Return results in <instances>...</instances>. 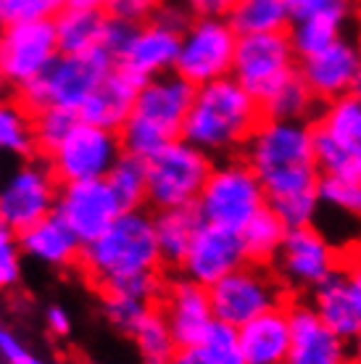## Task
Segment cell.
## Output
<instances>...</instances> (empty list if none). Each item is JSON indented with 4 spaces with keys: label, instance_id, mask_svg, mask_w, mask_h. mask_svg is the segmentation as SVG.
Returning <instances> with one entry per match:
<instances>
[{
    "label": "cell",
    "instance_id": "cell-1",
    "mask_svg": "<svg viewBox=\"0 0 361 364\" xmlns=\"http://www.w3.org/2000/svg\"><path fill=\"white\" fill-rule=\"evenodd\" d=\"M243 159L259 174L269 200L319 188L322 169L316 164L311 122L264 117L245 143Z\"/></svg>",
    "mask_w": 361,
    "mask_h": 364
},
{
    "label": "cell",
    "instance_id": "cell-2",
    "mask_svg": "<svg viewBox=\"0 0 361 364\" xmlns=\"http://www.w3.org/2000/svg\"><path fill=\"white\" fill-rule=\"evenodd\" d=\"M262 119V103L235 77H225L195 87L182 137L217 161L243 154Z\"/></svg>",
    "mask_w": 361,
    "mask_h": 364
},
{
    "label": "cell",
    "instance_id": "cell-3",
    "mask_svg": "<svg viewBox=\"0 0 361 364\" xmlns=\"http://www.w3.org/2000/svg\"><path fill=\"white\" fill-rule=\"evenodd\" d=\"M82 272L95 288L111 282L161 272L163 256L153 228V214L145 209L122 211L103 235L82 248Z\"/></svg>",
    "mask_w": 361,
    "mask_h": 364
},
{
    "label": "cell",
    "instance_id": "cell-4",
    "mask_svg": "<svg viewBox=\"0 0 361 364\" xmlns=\"http://www.w3.org/2000/svg\"><path fill=\"white\" fill-rule=\"evenodd\" d=\"M195 87L177 72L145 80L137 92L135 109L119 129L124 154L148 159L158 148L180 140Z\"/></svg>",
    "mask_w": 361,
    "mask_h": 364
},
{
    "label": "cell",
    "instance_id": "cell-5",
    "mask_svg": "<svg viewBox=\"0 0 361 364\" xmlns=\"http://www.w3.org/2000/svg\"><path fill=\"white\" fill-rule=\"evenodd\" d=\"M266 206L269 196L243 154L217 159L195 200V209L200 211L206 225H217L235 232H240Z\"/></svg>",
    "mask_w": 361,
    "mask_h": 364
},
{
    "label": "cell",
    "instance_id": "cell-6",
    "mask_svg": "<svg viewBox=\"0 0 361 364\" xmlns=\"http://www.w3.org/2000/svg\"><path fill=\"white\" fill-rule=\"evenodd\" d=\"M114 66L117 61L100 48L87 53H61L43 77L14 90V98L29 114H37L48 106L69 109L77 114Z\"/></svg>",
    "mask_w": 361,
    "mask_h": 364
},
{
    "label": "cell",
    "instance_id": "cell-7",
    "mask_svg": "<svg viewBox=\"0 0 361 364\" xmlns=\"http://www.w3.org/2000/svg\"><path fill=\"white\" fill-rule=\"evenodd\" d=\"M211 166H214V159L203 154L198 146L188 143L185 137L158 148L153 156L145 159L148 206L153 211L195 206L211 174Z\"/></svg>",
    "mask_w": 361,
    "mask_h": 364
},
{
    "label": "cell",
    "instance_id": "cell-8",
    "mask_svg": "<svg viewBox=\"0 0 361 364\" xmlns=\"http://www.w3.org/2000/svg\"><path fill=\"white\" fill-rule=\"evenodd\" d=\"M290 296H308L343 269V246L316 225L293 228L271 264Z\"/></svg>",
    "mask_w": 361,
    "mask_h": 364
},
{
    "label": "cell",
    "instance_id": "cell-9",
    "mask_svg": "<svg viewBox=\"0 0 361 364\" xmlns=\"http://www.w3.org/2000/svg\"><path fill=\"white\" fill-rule=\"evenodd\" d=\"M208 296L214 317L232 328H243L245 322H251L264 311L285 306L290 299V293L285 291V285L271 267L251 264V262H245L235 272L214 282L208 288Z\"/></svg>",
    "mask_w": 361,
    "mask_h": 364
},
{
    "label": "cell",
    "instance_id": "cell-10",
    "mask_svg": "<svg viewBox=\"0 0 361 364\" xmlns=\"http://www.w3.org/2000/svg\"><path fill=\"white\" fill-rule=\"evenodd\" d=\"M237 40L240 35L230 24V18L195 16L182 29L180 55H177L174 72L182 80H188L193 87L232 77Z\"/></svg>",
    "mask_w": 361,
    "mask_h": 364
},
{
    "label": "cell",
    "instance_id": "cell-11",
    "mask_svg": "<svg viewBox=\"0 0 361 364\" xmlns=\"http://www.w3.org/2000/svg\"><path fill=\"white\" fill-rule=\"evenodd\" d=\"M122 154L124 148L119 132L80 119L69 129V135L45 156V161L55 180L69 185V182L106 180Z\"/></svg>",
    "mask_w": 361,
    "mask_h": 364
},
{
    "label": "cell",
    "instance_id": "cell-12",
    "mask_svg": "<svg viewBox=\"0 0 361 364\" xmlns=\"http://www.w3.org/2000/svg\"><path fill=\"white\" fill-rule=\"evenodd\" d=\"M296 74H298V55L290 46L288 32L240 35L232 77L259 103L274 95Z\"/></svg>",
    "mask_w": 361,
    "mask_h": 364
},
{
    "label": "cell",
    "instance_id": "cell-13",
    "mask_svg": "<svg viewBox=\"0 0 361 364\" xmlns=\"http://www.w3.org/2000/svg\"><path fill=\"white\" fill-rule=\"evenodd\" d=\"M58 191L61 182L55 180L45 159H24L0 177V214L21 232L53 214Z\"/></svg>",
    "mask_w": 361,
    "mask_h": 364
},
{
    "label": "cell",
    "instance_id": "cell-14",
    "mask_svg": "<svg viewBox=\"0 0 361 364\" xmlns=\"http://www.w3.org/2000/svg\"><path fill=\"white\" fill-rule=\"evenodd\" d=\"M61 55L53 18L0 27V72L11 90L35 82Z\"/></svg>",
    "mask_w": 361,
    "mask_h": 364
},
{
    "label": "cell",
    "instance_id": "cell-15",
    "mask_svg": "<svg viewBox=\"0 0 361 364\" xmlns=\"http://www.w3.org/2000/svg\"><path fill=\"white\" fill-rule=\"evenodd\" d=\"M311 129L322 174L356 172V159L361 156V98L356 92L322 103L311 119Z\"/></svg>",
    "mask_w": 361,
    "mask_h": 364
},
{
    "label": "cell",
    "instance_id": "cell-16",
    "mask_svg": "<svg viewBox=\"0 0 361 364\" xmlns=\"http://www.w3.org/2000/svg\"><path fill=\"white\" fill-rule=\"evenodd\" d=\"M298 74L319 103L353 95L361 85V32H345L330 48L298 61Z\"/></svg>",
    "mask_w": 361,
    "mask_h": 364
},
{
    "label": "cell",
    "instance_id": "cell-17",
    "mask_svg": "<svg viewBox=\"0 0 361 364\" xmlns=\"http://www.w3.org/2000/svg\"><path fill=\"white\" fill-rule=\"evenodd\" d=\"M122 211L124 209L109 182L90 180L61 185L53 214L69 225V230L82 240V246H87L117 222Z\"/></svg>",
    "mask_w": 361,
    "mask_h": 364
},
{
    "label": "cell",
    "instance_id": "cell-18",
    "mask_svg": "<svg viewBox=\"0 0 361 364\" xmlns=\"http://www.w3.org/2000/svg\"><path fill=\"white\" fill-rule=\"evenodd\" d=\"M290 354L288 364H351V341L330 330L306 296H290Z\"/></svg>",
    "mask_w": 361,
    "mask_h": 364
},
{
    "label": "cell",
    "instance_id": "cell-19",
    "mask_svg": "<svg viewBox=\"0 0 361 364\" xmlns=\"http://www.w3.org/2000/svg\"><path fill=\"white\" fill-rule=\"evenodd\" d=\"M163 317L169 322L174 341L180 348L198 346V341L206 336V330L214 325V309H211V296L206 285H198L195 280H188L185 274L166 277L161 293Z\"/></svg>",
    "mask_w": 361,
    "mask_h": 364
},
{
    "label": "cell",
    "instance_id": "cell-20",
    "mask_svg": "<svg viewBox=\"0 0 361 364\" xmlns=\"http://www.w3.org/2000/svg\"><path fill=\"white\" fill-rule=\"evenodd\" d=\"M245 264V251L240 232L225 230L217 225H206L198 230L195 240L190 243L188 254L180 262L177 272L185 274L188 280H195L198 285L211 288L214 282L235 272L237 267Z\"/></svg>",
    "mask_w": 361,
    "mask_h": 364
},
{
    "label": "cell",
    "instance_id": "cell-21",
    "mask_svg": "<svg viewBox=\"0 0 361 364\" xmlns=\"http://www.w3.org/2000/svg\"><path fill=\"white\" fill-rule=\"evenodd\" d=\"M180 43L182 27L172 24L169 18L156 16L135 27L132 40L119 58V64L126 66L129 72H135L143 80H153V77L174 72L177 55H180Z\"/></svg>",
    "mask_w": 361,
    "mask_h": 364
},
{
    "label": "cell",
    "instance_id": "cell-22",
    "mask_svg": "<svg viewBox=\"0 0 361 364\" xmlns=\"http://www.w3.org/2000/svg\"><path fill=\"white\" fill-rule=\"evenodd\" d=\"M143 82V77H137L126 66L117 64L106 74V80L98 85V90L85 100V106L77 114H80V119L90 122V124L119 132L124 127L126 119H129L132 109H135L137 92H140Z\"/></svg>",
    "mask_w": 361,
    "mask_h": 364
},
{
    "label": "cell",
    "instance_id": "cell-23",
    "mask_svg": "<svg viewBox=\"0 0 361 364\" xmlns=\"http://www.w3.org/2000/svg\"><path fill=\"white\" fill-rule=\"evenodd\" d=\"M18 246H21L24 256L48 267L80 264L82 248H85L80 237L69 230V225L55 214L35 222L32 228L21 230L18 232Z\"/></svg>",
    "mask_w": 361,
    "mask_h": 364
},
{
    "label": "cell",
    "instance_id": "cell-24",
    "mask_svg": "<svg viewBox=\"0 0 361 364\" xmlns=\"http://www.w3.org/2000/svg\"><path fill=\"white\" fill-rule=\"evenodd\" d=\"M237 330L248 364H288L290 317L285 306L264 311Z\"/></svg>",
    "mask_w": 361,
    "mask_h": 364
},
{
    "label": "cell",
    "instance_id": "cell-25",
    "mask_svg": "<svg viewBox=\"0 0 361 364\" xmlns=\"http://www.w3.org/2000/svg\"><path fill=\"white\" fill-rule=\"evenodd\" d=\"M306 299L311 301L319 319L340 338L353 341L361 333V309L353 299L348 282L343 280V274H335L333 280L322 282Z\"/></svg>",
    "mask_w": 361,
    "mask_h": 364
},
{
    "label": "cell",
    "instance_id": "cell-26",
    "mask_svg": "<svg viewBox=\"0 0 361 364\" xmlns=\"http://www.w3.org/2000/svg\"><path fill=\"white\" fill-rule=\"evenodd\" d=\"M153 228L158 237L163 264L180 267V262L188 254L190 243L195 240L198 230L203 228V217L195 206H177V209H158L153 211Z\"/></svg>",
    "mask_w": 361,
    "mask_h": 364
},
{
    "label": "cell",
    "instance_id": "cell-27",
    "mask_svg": "<svg viewBox=\"0 0 361 364\" xmlns=\"http://www.w3.org/2000/svg\"><path fill=\"white\" fill-rule=\"evenodd\" d=\"M106 14L90 9H66L53 18L55 35H58V48L61 53H87L98 50L106 32Z\"/></svg>",
    "mask_w": 361,
    "mask_h": 364
},
{
    "label": "cell",
    "instance_id": "cell-28",
    "mask_svg": "<svg viewBox=\"0 0 361 364\" xmlns=\"http://www.w3.org/2000/svg\"><path fill=\"white\" fill-rule=\"evenodd\" d=\"M353 18L338 16V14H314V16L293 18V24L288 27L290 46L298 55V61L316 55L319 50H325L340 40L345 32H351Z\"/></svg>",
    "mask_w": 361,
    "mask_h": 364
},
{
    "label": "cell",
    "instance_id": "cell-29",
    "mask_svg": "<svg viewBox=\"0 0 361 364\" xmlns=\"http://www.w3.org/2000/svg\"><path fill=\"white\" fill-rule=\"evenodd\" d=\"M126 336L132 338V343H135L140 364H169L174 351L180 348L158 304L145 309Z\"/></svg>",
    "mask_w": 361,
    "mask_h": 364
},
{
    "label": "cell",
    "instance_id": "cell-30",
    "mask_svg": "<svg viewBox=\"0 0 361 364\" xmlns=\"http://www.w3.org/2000/svg\"><path fill=\"white\" fill-rule=\"evenodd\" d=\"M285 235H288V225L271 211V206L259 211V214L240 230L245 262L271 267L274 259H277V254H280L282 243H285Z\"/></svg>",
    "mask_w": 361,
    "mask_h": 364
},
{
    "label": "cell",
    "instance_id": "cell-31",
    "mask_svg": "<svg viewBox=\"0 0 361 364\" xmlns=\"http://www.w3.org/2000/svg\"><path fill=\"white\" fill-rule=\"evenodd\" d=\"M227 18L237 35L288 32L293 24V14L285 0H237Z\"/></svg>",
    "mask_w": 361,
    "mask_h": 364
},
{
    "label": "cell",
    "instance_id": "cell-32",
    "mask_svg": "<svg viewBox=\"0 0 361 364\" xmlns=\"http://www.w3.org/2000/svg\"><path fill=\"white\" fill-rule=\"evenodd\" d=\"M0 154L11 159H32L37 154L32 114L16 98L0 100Z\"/></svg>",
    "mask_w": 361,
    "mask_h": 364
},
{
    "label": "cell",
    "instance_id": "cell-33",
    "mask_svg": "<svg viewBox=\"0 0 361 364\" xmlns=\"http://www.w3.org/2000/svg\"><path fill=\"white\" fill-rule=\"evenodd\" d=\"M319 200L322 209L335 211L348 222L361 225V174L359 172H330L319 177Z\"/></svg>",
    "mask_w": 361,
    "mask_h": 364
},
{
    "label": "cell",
    "instance_id": "cell-34",
    "mask_svg": "<svg viewBox=\"0 0 361 364\" xmlns=\"http://www.w3.org/2000/svg\"><path fill=\"white\" fill-rule=\"evenodd\" d=\"M106 182L111 185L114 196L119 198L122 209H145L148 203V169H145V159L132 154H122L114 169L109 172Z\"/></svg>",
    "mask_w": 361,
    "mask_h": 364
},
{
    "label": "cell",
    "instance_id": "cell-35",
    "mask_svg": "<svg viewBox=\"0 0 361 364\" xmlns=\"http://www.w3.org/2000/svg\"><path fill=\"white\" fill-rule=\"evenodd\" d=\"M319 100L314 98V92L308 90V85L303 82V77L296 74L293 80L282 85L280 90L269 95L262 103L264 117L271 119H301V122H311L319 111Z\"/></svg>",
    "mask_w": 361,
    "mask_h": 364
},
{
    "label": "cell",
    "instance_id": "cell-36",
    "mask_svg": "<svg viewBox=\"0 0 361 364\" xmlns=\"http://www.w3.org/2000/svg\"><path fill=\"white\" fill-rule=\"evenodd\" d=\"M203 356L206 364H248L240 343V330L214 319V325L206 330V336L198 341V346H193Z\"/></svg>",
    "mask_w": 361,
    "mask_h": 364
},
{
    "label": "cell",
    "instance_id": "cell-37",
    "mask_svg": "<svg viewBox=\"0 0 361 364\" xmlns=\"http://www.w3.org/2000/svg\"><path fill=\"white\" fill-rule=\"evenodd\" d=\"M80 122V117L69 109H58V106H48V109L32 114V127H35V146L37 154L45 159L63 137L69 135V129Z\"/></svg>",
    "mask_w": 361,
    "mask_h": 364
},
{
    "label": "cell",
    "instance_id": "cell-38",
    "mask_svg": "<svg viewBox=\"0 0 361 364\" xmlns=\"http://www.w3.org/2000/svg\"><path fill=\"white\" fill-rule=\"evenodd\" d=\"M269 206L288 225V230H293V228L316 225L319 211H322V200H319V191H308V193H296V196L271 198Z\"/></svg>",
    "mask_w": 361,
    "mask_h": 364
},
{
    "label": "cell",
    "instance_id": "cell-39",
    "mask_svg": "<svg viewBox=\"0 0 361 364\" xmlns=\"http://www.w3.org/2000/svg\"><path fill=\"white\" fill-rule=\"evenodd\" d=\"M66 9V0H0V27L18 21L55 18Z\"/></svg>",
    "mask_w": 361,
    "mask_h": 364
},
{
    "label": "cell",
    "instance_id": "cell-40",
    "mask_svg": "<svg viewBox=\"0 0 361 364\" xmlns=\"http://www.w3.org/2000/svg\"><path fill=\"white\" fill-rule=\"evenodd\" d=\"M21 277V246L18 232L0 214V291L14 288Z\"/></svg>",
    "mask_w": 361,
    "mask_h": 364
},
{
    "label": "cell",
    "instance_id": "cell-41",
    "mask_svg": "<svg viewBox=\"0 0 361 364\" xmlns=\"http://www.w3.org/2000/svg\"><path fill=\"white\" fill-rule=\"evenodd\" d=\"M166 0H111L109 6V16L119 18V21H126L132 27H140L145 21L158 16V11L163 9Z\"/></svg>",
    "mask_w": 361,
    "mask_h": 364
},
{
    "label": "cell",
    "instance_id": "cell-42",
    "mask_svg": "<svg viewBox=\"0 0 361 364\" xmlns=\"http://www.w3.org/2000/svg\"><path fill=\"white\" fill-rule=\"evenodd\" d=\"M293 18L314 16V14H338L345 18L359 16V3L356 0H285Z\"/></svg>",
    "mask_w": 361,
    "mask_h": 364
},
{
    "label": "cell",
    "instance_id": "cell-43",
    "mask_svg": "<svg viewBox=\"0 0 361 364\" xmlns=\"http://www.w3.org/2000/svg\"><path fill=\"white\" fill-rule=\"evenodd\" d=\"M106 16H109V14H106ZM132 32H135L132 24H126V21H119V18L109 16L106 18V32H103L100 50H106V53H109L111 58L119 64V58H122V53H124L126 46H129V40H132Z\"/></svg>",
    "mask_w": 361,
    "mask_h": 364
},
{
    "label": "cell",
    "instance_id": "cell-44",
    "mask_svg": "<svg viewBox=\"0 0 361 364\" xmlns=\"http://www.w3.org/2000/svg\"><path fill=\"white\" fill-rule=\"evenodd\" d=\"M343 280L348 282L353 299L361 309V240H351L348 246H343Z\"/></svg>",
    "mask_w": 361,
    "mask_h": 364
},
{
    "label": "cell",
    "instance_id": "cell-45",
    "mask_svg": "<svg viewBox=\"0 0 361 364\" xmlns=\"http://www.w3.org/2000/svg\"><path fill=\"white\" fill-rule=\"evenodd\" d=\"M0 356L9 364H45L43 359H37L32 351H27V348L21 346L11 333H6V330H0Z\"/></svg>",
    "mask_w": 361,
    "mask_h": 364
},
{
    "label": "cell",
    "instance_id": "cell-46",
    "mask_svg": "<svg viewBox=\"0 0 361 364\" xmlns=\"http://www.w3.org/2000/svg\"><path fill=\"white\" fill-rule=\"evenodd\" d=\"M193 16H219L227 18L237 0H182Z\"/></svg>",
    "mask_w": 361,
    "mask_h": 364
},
{
    "label": "cell",
    "instance_id": "cell-47",
    "mask_svg": "<svg viewBox=\"0 0 361 364\" xmlns=\"http://www.w3.org/2000/svg\"><path fill=\"white\" fill-rule=\"evenodd\" d=\"M45 319H48V328H50V333H53L55 338H66L72 333V317L66 314L63 306H50Z\"/></svg>",
    "mask_w": 361,
    "mask_h": 364
},
{
    "label": "cell",
    "instance_id": "cell-48",
    "mask_svg": "<svg viewBox=\"0 0 361 364\" xmlns=\"http://www.w3.org/2000/svg\"><path fill=\"white\" fill-rule=\"evenodd\" d=\"M169 364H206V362H203V356L195 348H177L174 356L169 359Z\"/></svg>",
    "mask_w": 361,
    "mask_h": 364
},
{
    "label": "cell",
    "instance_id": "cell-49",
    "mask_svg": "<svg viewBox=\"0 0 361 364\" xmlns=\"http://www.w3.org/2000/svg\"><path fill=\"white\" fill-rule=\"evenodd\" d=\"M66 6H72V9H90V11H109L111 0H66Z\"/></svg>",
    "mask_w": 361,
    "mask_h": 364
},
{
    "label": "cell",
    "instance_id": "cell-50",
    "mask_svg": "<svg viewBox=\"0 0 361 364\" xmlns=\"http://www.w3.org/2000/svg\"><path fill=\"white\" fill-rule=\"evenodd\" d=\"M351 364H361V333L351 341Z\"/></svg>",
    "mask_w": 361,
    "mask_h": 364
},
{
    "label": "cell",
    "instance_id": "cell-51",
    "mask_svg": "<svg viewBox=\"0 0 361 364\" xmlns=\"http://www.w3.org/2000/svg\"><path fill=\"white\" fill-rule=\"evenodd\" d=\"M6 90H11V87H9V82H6V77H3V72H0V100H3Z\"/></svg>",
    "mask_w": 361,
    "mask_h": 364
},
{
    "label": "cell",
    "instance_id": "cell-52",
    "mask_svg": "<svg viewBox=\"0 0 361 364\" xmlns=\"http://www.w3.org/2000/svg\"><path fill=\"white\" fill-rule=\"evenodd\" d=\"M356 172L361 174V156H359V159H356Z\"/></svg>",
    "mask_w": 361,
    "mask_h": 364
},
{
    "label": "cell",
    "instance_id": "cell-53",
    "mask_svg": "<svg viewBox=\"0 0 361 364\" xmlns=\"http://www.w3.org/2000/svg\"><path fill=\"white\" fill-rule=\"evenodd\" d=\"M356 95H359V98H361V85H359V90H356Z\"/></svg>",
    "mask_w": 361,
    "mask_h": 364
}]
</instances>
